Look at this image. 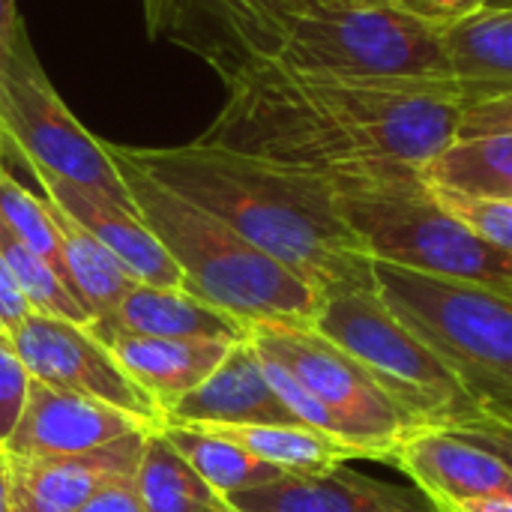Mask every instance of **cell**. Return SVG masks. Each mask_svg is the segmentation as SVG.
Masks as SVG:
<instances>
[{"label": "cell", "instance_id": "obj_17", "mask_svg": "<svg viewBox=\"0 0 512 512\" xmlns=\"http://www.w3.org/2000/svg\"><path fill=\"white\" fill-rule=\"evenodd\" d=\"M84 327L117 357L126 375L153 399L159 414H165L186 393L204 384L231 351V342H213V339H153V336H132L93 324Z\"/></svg>", "mask_w": 512, "mask_h": 512}, {"label": "cell", "instance_id": "obj_28", "mask_svg": "<svg viewBox=\"0 0 512 512\" xmlns=\"http://www.w3.org/2000/svg\"><path fill=\"white\" fill-rule=\"evenodd\" d=\"M438 201L465 222L477 237H483L489 246L512 255V201H492V198H465L456 192L435 189Z\"/></svg>", "mask_w": 512, "mask_h": 512}, {"label": "cell", "instance_id": "obj_24", "mask_svg": "<svg viewBox=\"0 0 512 512\" xmlns=\"http://www.w3.org/2000/svg\"><path fill=\"white\" fill-rule=\"evenodd\" d=\"M135 486L147 512H219L228 504L174 450L162 429L147 432L135 471Z\"/></svg>", "mask_w": 512, "mask_h": 512}, {"label": "cell", "instance_id": "obj_1", "mask_svg": "<svg viewBox=\"0 0 512 512\" xmlns=\"http://www.w3.org/2000/svg\"><path fill=\"white\" fill-rule=\"evenodd\" d=\"M213 69L225 105L198 138L324 177L369 162L423 168L459 132L462 105L450 96L249 57Z\"/></svg>", "mask_w": 512, "mask_h": 512}, {"label": "cell", "instance_id": "obj_13", "mask_svg": "<svg viewBox=\"0 0 512 512\" xmlns=\"http://www.w3.org/2000/svg\"><path fill=\"white\" fill-rule=\"evenodd\" d=\"M153 432V429H150ZM147 432L111 441L90 453L9 459L12 512H75L102 486L135 477Z\"/></svg>", "mask_w": 512, "mask_h": 512}, {"label": "cell", "instance_id": "obj_9", "mask_svg": "<svg viewBox=\"0 0 512 512\" xmlns=\"http://www.w3.org/2000/svg\"><path fill=\"white\" fill-rule=\"evenodd\" d=\"M0 126L9 147L6 165L54 174L135 210L105 141L78 123L51 81L0 78Z\"/></svg>", "mask_w": 512, "mask_h": 512}, {"label": "cell", "instance_id": "obj_42", "mask_svg": "<svg viewBox=\"0 0 512 512\" xmlns=\"http://www.w3.org/2000/svg\"><path fill=\"white\" fill-rule=\"evenodd\" d=\"M486 9H512V0H486Z\"/></svg>", "mask_w": 512, "mask_h": 512}, {"label": "cell", "instance_id": "obj_40", "mask_svg": "<svg viewBox=\"0 0 512 512\" xmlns=\"http://www.w3.org/2000/svg\"><path fill=\"white\" fill-rule=\"evenodd\" d=\"M315 6H354V3H363V0H312Z\"/></svg>", "mask_w": 512, "mask_h": 512}, {"label": "cell", "instance_id": "obj_25", "mask_svg": "<svg viewBox=\"0 0 512 512\" xmlns=\"http://www.w3.org/2000/svg\"><path fill=\"white\" fill-rule=\"evenodd\" d=\"M159 429L174 444V450L198 471V477L222 498L231 492L258 489V486H267V483H276L279 477H285L279 468L249 456L243 447H237L213 432H204L195 426H168V423H162Z\"/></svg>", "mask_w": 512, "mask_h": 512}, {"label": "cell", "instance_id": "obj_19", "mask_svg": "<svg viewBox=\"0 0 512 512\" xmlns=\"http://www.w3.org/2000/svg\"><path fill=\"white\" fill-rule=\"evenodd\" d=\"M462 108L512 93V9H483L444 33Z\"/></svg>", "mask_w": 512, "mask_h": 512}, {"label": "cell", "instance_id": "obj_30", "mask_svg": "<svg viewBox=\"0 0 512 512\" xmlns=\"http://www.w3.org/2000/svg\"><path fill=\"white\" fill-rule=\"evenodd\" d=\"M261 366H264V375H267V381H270V387H273V393L282 399V405L294 414V420L300 423V426H309V429H318V432H327V435H336V438H345L342 435V426H339V420L282 366V363H276V360H270V357H264L261 354ZM348 441V438H345Z\"/></svg>", "mask_w": 512, "mask_h": 512}, {"label": "cell", "instance_id": "obj_18", "mask_svg": "<svg viewBox=\"0 0 512 512\" xmlns=\"http://www.w3.org/2000/svg\"><path fill=\"white\" fill-rule=\"evenodd\" d=\"M90 324L153 339H213L231 345L249 339L246 321L210 306L192 291L144 282H135L111 315L93 318Z\"/></svg>", "mask_w": 512, "mask_h": 512}, {"label": "cell", "instance_id": "obj_27", "mask_svg": "<svg viewBox=\"0 0 512 512\" xmlns=\"http://www.w3.org/2000/svg\"><path fill=\"white\" fill-rule=\"evenodd\" d=\"M0 219L6 228L30 246L66 285V270H63V249H60V231L51 204L42 195H33L24 189L9 168L0 171ZM69 288V285H66ZM72 294V291H69Z\"/></svg>", "mask_w": 512, "mask_h": 512}, {"label": "cell", "instance_id": "obj_5", "mask_svg": "<svg viewBox=\"0 0 512 512\" xmlns=\"http://www.w3.org/2000/svg\"><path fill=\"white\" fill-rule=\"evenodd\" d=\"M387 309L456 375L480 414L512 423V294L375 261Z\"/></svg>", "mask_w": 512, "mask_h": 512}, {"label": "cell", "instance_id": "obj_20", "mask_svg": "<svg viewBox=\"0 0 512 512\" xmlns=\"http://www.w3.org/2000/svg\"><path fill=\"white\" fill-rule=\"evenodd\" d=\"M192 6L210 24V42L198 51L213 60H270L291 18L315 9L312 0H174V15ZM174 24V21H171Z\"/></svg>", "mask_w": 512, "mask_h": 512}, {"label": "cell", "instance_id": "obj_6", "mask_svg": "<svg viewBox=\"0 0 512 512\" xmlns=\"http://www.w3.org/2000/svg\"><path fill=\"white\" fill-rule=\"evenodd\" d=\"M270 60L297 72L414 87L462 105L441 30L384 3L300 12Z\"/></svg>", "mask_w": 512, "mask_h": 512}, {"label": "cell", "instance_id": "obj_7", "mask_svg": "<svg viewBox=\"0 0 512 512\" xmlns=\"http://www.w3.org/2000/svg\"><path fill=\"white\" fill-rule=\"evenodd\" d=\"M309 327L342 348L417 429H450L480 417L456 375L387 309L378 288L324 294Z\"/></svg>", "mask_w": 512, "mask_h": 512}, {"label": "cell", "instance_id": "obj_31", "mask_svg": "<svg viewBox=\"0 0 512 512\" xmlns=\"http://www.w3.org/2000/svg\"><path fill=\"white\" fill-rule=\"evenodd\" d=\"M27 384H30V375L21 366L12 342L0 339V444L15 429V420H18L24 396H27Z\"/></svg>", "mask_w": 512, "mask_h": 512}, {"label": "cell", "instance_id": "obj_44", "mask_svg": "<svg viewBox=\"0 0 512 512\" xmlns=\"http://www.w3.org/2000/svg\"><path fill=\"white\" fill-rule=\"evenodd\" d=\"M219 512H234V510H228V507H225V510H219Z\"/></svg>", "mask_w": 512, "mask_h": 512}, {"label": "cell", "instance_id": "obj_35", "mask_svg": "<svg viewBox=\"0 0 512 512\" xmlns=\"http://www.w3.org/2000/svg\"><path fill=\"white\" fill-rule=\"evenodd\" d=\"M75 512H147V507L138 495L135 477H120V480H111L108 486H102L84 507H78Z\"/></svg>", "mask_w": 512, "mask_h": 512}, {"label": "cell", "instance_id": "obj_3", "mask_svg": "<svg viewBox=\"0 0 512 512\" xmlns=\"http://www.w3.org/2000/svg\"><path fill=\"white\" fill-rule=\"evenodd\" d=\"M105 150L114 159L138 216L180 267L186 291L246 324L309 327L315 321L321 291L252 246L213 213L138 171L117 156L108 141Z\"/></svg>", "mask_w": 512, "mask_h": 512}, {"label": "cell", "instance_id": "obj_33", "mask_svg": "<svg viewBox=\"0 0 512 512\" xmlns=\"http://www.w3.org/2000/svg\"><path fill=\"white\" fill-rule=\"evenodd\" d=\"M444 432H453L456 438H465V441L477 444L480 450L495 453L512 471V423H507V420L480 414V417L465 420V423H456V426H450Z\"/></svg>", "mask_w": 512, "mask_h": 512}, {"label": "cell", "instance_id": "obj_32", "mask_svg": "<svg viewBox=\"0 0 512 512\" xmlns=\"http://www.w3.org/2000/svg\"><path fill=\"white\" fill-rule=\"evenodd\" d=\"M369 3H384V6H393L435 30H447L477 12L486 9V0H369Z\"/></svg>", "mask_w": 512, "mask_h": 512}, {"label": "cell", "instance_id": "obj_14", "mask_svg": "<svg viewBox=\"0 0 512 512\" xmlns=\"http://www.w3.org/2000/svg\"><path fill=\"white\" fill-rule=\"evenodd\" d=\"M42 189V198L51 201L60 213L78 222L90 237H96L138 282L162 285V288H186L180 267L168 255V249L156 240V234L144 225L138 210L123 207L105 195L66 183L54 174L27 168Z\"/></svg>", "mask_w": 512, "mask_h": 512}, {"label": "cell", "instance_id": "obj_43", "mask_svg": "<svg viewBox=\"0 0 512 512\" xmlns=\"http://www.w3.org/2000/svg\"><path fill=\"white\" fill-rule=\"evenodd\" d=\"M0 339H9V336H6V330H3V324H0Z\"/></svg>", "mask_w": 512, "mask_h": 512}, {"label": "cell", "instance_id": "obj_39", "mask_svg": "<svg viewBox=\"0 0 512 512\" xmlns=\"http://www.w3.org/2000/svg\"><path fill=\"white\" fill-rule=\"evenodd\" d=\"M0 512H12V486H9V459L0 447Z\"/></svg>", "mask_w": 512, "mask_h": 512}, {"label": "cell", "instance_id": "obj_46", "mask_svg": "<svg viewBox=\"0 0 512 512\" xmlns=\"http://www.w3.org/2000/svg\"><path fill=\"white\" fill-rule=\"evenodd\" d=\"M510 294H512V288H510Z\"/></svg>", "mask_w": 512, "mask_h": 512}, {"label": "cell", "instance_id": "obj_23", "mask_svg": "<svg viewBox=\"0 0 512 512\" xmlns=\"http://www.w3.org/2000/svg\"><path fill=\"white\" fill-rule=\"evenodd\" d=\"M51 210H54L57 231H60L63 270H66V285H69L72 297L90 312V321L111 315L138 279L78 222H72L54 204H51Z\"/></svg>", "mask_w": 512, "mask_h": 512}, {"label": "cell", "instance_id": "obj_41", "mask_svg": "<svg viewBox=\"0 0 512 512\" xmlns=\"http://www.w3.org/2000/svg\"><path fill=\"white\" fill-rule=\"evenodd\" d=\"M6 153H9V147H6V135H3V126H0V171L9 168L6 165Z\"/></svg>", "mask_w": 512, "mask_h": 512}, {"label": "cell", "instance_id": "obj_34", "mask_svg": "<svg viewBox=\"0 0 512 512\" xmlns=\"http://www.w3.org/2000/svg\"><path fill=\"white\" fill-rule=\"evenodd\" d=\"M501 132H512V93L510 96H498V99H486V102L462 108L456 138L501 135Z\"/></svg>", "mask_w": 512, "mask_h": 512}, {"label": "cell", "instance_id": "obj_38", "mask_svg": "<svg viewBox=\"0 0 512 512\" xmlns=\"http://www.w3.org/2000/svg\"><path fill=\"white\" fill-rule=\"evenodd\" d=\"M444 512H512V498L507 495H492V498H471V501H456Z\"/></svg>", "mask_w": 512, "mask_h": 512}, {"label": "cell", "instance_id": "obj_15", "mask_svg": "<svg viewBox=\"0 0 512 512\" xmlns=\"http://www.w3.org/2000/svg\"><path fill=\"white\" fill-rule=\"evenodd\" d=\"M222 501L234 512H438L417 489H399L345 465L330 474H285Z\"/></svg>", "mask_w": 512, "mask_h": 512}, {"label": "cell", "instance_id": "obj_16", "mask_svg": "<svg viewBox=\"0 0 512 512\" xmlns=\"http://www.w3.org/2000/svg\"><path fill=\"white\" fill-rule=\"evenodd\" d=\"M168 426H291L294 414L273 393L255 345L237 342L213 375L162 414ZM300 426V423H297Z\"/></svg>", "mask_w": 512, "mask_h": 512}, {"label": "cell", "instance_id": "obj_11", "mask_svg": "<svg viewBox=\"0 0 512 512\" xmlns=\"http://www.w3.org/2000/svg\"><path fill=\"white\" fill-rule=\"evenodd\" d=\"M150 429L159 426L114 405L63 393L30 378L15 429L0 447L9 459L75 456Z\"/></svg>", "mask_w": 512, "mask_h": 512}, {"label": "cell", "instance_id": "obj_29", "mask_svg": "<svg viewBox=\"0 0 512 512\" xmlns=\"http://www.w3.org/2000/svg\"><path fill=\"white\" fill-rule=\"evenodd\" d=\"M0 78L9 81H48L27 27L18 15V0H0Z\"/></svg>", "mask_w": 512, "mask_h": 512}, {"label": "cell", "instance_id": "obj_45", "mask_svg": "<svg viewBox=\"0 0 512 512\" xmlns=\"http://www.w3.org/2000/svg\"><path fill=\"white\" fill-rule=\"evenodd\" d=\"M363 3H369V0H363Z\"/></svg>", "mask_w": 512, "mask_h": 512}, {"label": "cell", "instance_id": "obj_12", "mask_svg": "<svg viewBox=\"0 0 512 512\" xmlns=\"http://www.w3.org/2000/svg\"><path fill=\"white\" fill-rule=\"evenodd\" d=\"M387 462L399 468L438 512L471 498H512L510 468L495 453L444 429L408 432L390 450Z\"/></svg>", "mask_w": 512, "mask_h": 512}, {"label": "cell", "instance_id": "obj_4", "mask_svg": "<svg viewBox=\"0 0 512 512\" xmlns=\"http://www.w3.org/2000/svg\"><path fill=\"white\" fill-rule=\"evenodd\" d=\"M339 210L372 261L426 276L512 288V255L489 246L459 222L423 180L420 168L369 162L327 177Z\"/></svg>", "mask_w": 512, "mask_h": 512}, {"label": "cell", "instance_id": "obj_8", "mask_svg": "<svg viewBox=\"0 0 512 512\" xmlns=\"http://www.w3.org/2000/svg\"><path fill=\"white\" fill-rule=\"evenodd\" d=\"M258 354L282 363L342 426V435L372 459L387 462L390 450L417 426L411 417L333 342L312 327L249 324Z\"/></svg>", "mask_w": 512, "mask_h": 512}, {"label": "cell", "instance_id": "obj_10", "mask_svg": "<svg viewBox=\"0 0 512 512\" xmlns=\"http://www.w3.org/2000/svg\"><path fill=\"white\" fill-rule=\"evenodd\" d=\"M9 342L33 381L114 405L153 426H162V414L153 399L126 375L117 357L87 333L84 324L30 312L9 333Z\"/></svg>", "mask_w": 512, "mask_h": 512}, {"label": "cell", "instance_id": "obj_26", "mask_svg": "<svg viewBox=\"0 0 512 512\" xmlns=\"http://www.w3.org/2000/svg\"><path fill=\"white\" fill-rule=\"evenodd\" d=\"M0 255L6 261V267L12 270L21 294L30 303V312L36 315H54V318H66L72 324H87L90 312L69 294V288L60 282V276L30 249L24 246L0 219Z\"/></svg>", "mask_w": 512, "mask_h": 512}, {"label": "cell", "instance_id": "obj_22", "mask_svg": "<svg viewBox=\"0 0 512 512\" xmlns=\"http://www.w3.org/2000/svg\"><path fill=\"white\" fill-rule=\"evenodd\" d=\"M420 174L441 192L512 201V132L456 138Z\"/></svg>", "mask_w": 512, "mask_h": 512}, {"label": "cell", "instance_id": "obj_37", "mask_svg": "<svg viewBox=\"0 0 512 512\" xmlns=\"http://www.w3.org/2000/svg\"><path fill=\"white\" fill-rule=\"evenodd\" d=\"M141 6H144V27H147L150 39H156L159 33L171 30L174 0H141Z\"/></svg>", "mask_w": 512, "mask_h": 512}, {"label": "cell", "instance_id": "obj_21", "mask_svg": "<svg viewBox=\"0 0 512 512\" xmlns=\"http://www.w3.org/2000/svg\"><path fill=\"white\" fill-rule=\"evenodd\" d=\"M213 432L249 456L279 468L282 474H330L354 459H372L363 447L309 429V426H273V423H252V426H195Z\"/></svg>", "mask_w": 512, "mask_h": 512}, {"label": "cell", "instance_id": "obj_36", "mask_svg": "<svg viewBox=\"0 0 512 512\" xmlns=\"http://www.w3.org/2000/svg\"><path fill=\"white\" fill-rule=\"evenodd\" d=\"M27 315H30V303H27V297L21 294V288H18V282H15V276H12V270L6 267V261H3V255H0V324H3V330H6V336H9Z\"/></svg>", "mask_w": 512, "mask_h": 512}, {"label": "cell", "instance_id": "obj_2", "mask_svg": "<svg viewBox=\"0 0 512 512\" xmlns=\"http://www.w3.org/2000/svg\"><path fill=\"white\" fill-rule=\"evenodd\" d=\"M108 147L180 198L231 225L315 291L375 288V261L339 210L324 174L204 138L174 147Z\"/></svg>", "mask_w": 512, "mask_h": 512}]
</instances>
